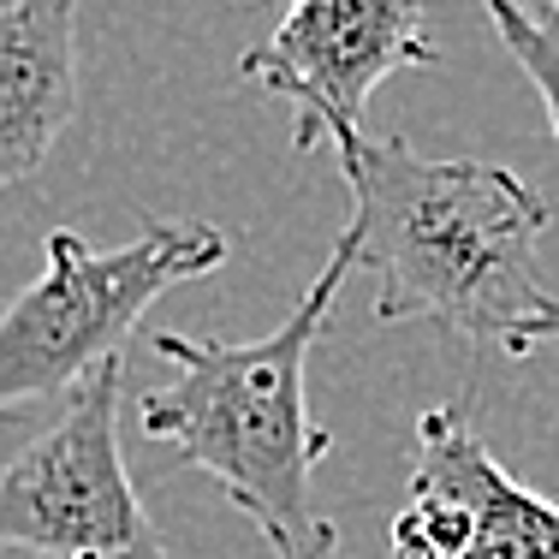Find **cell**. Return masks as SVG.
<instances>
[{
  "mask_svg": "<svg viewBox=\"0 0 559 559\" xmlns=\"http://www.w3.org/2000/svg\"><path fill=\"white\" fill-rule=\"evenodd\" d=\"M322 150L352 191L345 245L376 280L381 322H429L524 357V334L559 304L536 262L548 197L500 162H435L369 131H334Z\"/></svg>",
  "mask_w": 559,
  "mask_h": 559,
  "instance_id": "6da1fadb",
  "label": "cell"
},
{
  "mask_svg": "<svg viewBox=\"0 0 559 559\" xmlns=\"http://www.w3.org/2000/svg\"><path fill=\"white\" fill-rule=\"evenodd\" d=\"M352 274L357 257L340 233L269 340H191L173 328L150 340L173 381L138 399L143 441L215 476L274 559H340V524L316 506V464L334 435L310 417V352Z\"/></svg>",
  "mask_w": 559,
  "mask_h": 559,
  "instance_id": "7a4b0ae2",
  "label": "cell"
},
{
  "mask_svg": "<svg viewBox=\"0 0 559 559\" xmlns=\"http://www.w3.org/2000/svg\"><path fill=\"white\" fill-rule=\"evenodd\" d=\"M233 238L209 221H138L131 245L96 250L55 226L48 269L0 310V429L55 393H72L90 369L126 357L155 298L226 262Z\"/></svg>",
  "mask_w": 559,
  "mask_h": 559,
  "instance_id": "3957f363",
  "label": "cell"
},
{
  "mask_svg": "<svg viewBox=\"0 0 559 559\" xmlns=\"http://www.w3.org/2000/svg\"><path fill=\"white\" fill-rule=\"evenodd\" d=\"M126 357L72 388L66 411L0 471V554L167 559L162 530L119 452Z\"/></svg>",
  "mask_w": 559,
  "mask_h": 559,
  "instance_id": "277c9868",
  "label": "cell"
},
{
  "mask_svg": "<svg viewBox=\"0 0 559 559\" xmlns=\"http://www.w3.org/2000/svg\"><path fill=\"white\" fill-rule=\"evenodd\" d=\"M441 66L423 0H280L274 36L238 55V78L292 102V143L322 150L364 131L369 96L399 72Z\"/></svg>",
  "mask_w": 559,
  "mask_h": 559,
  "instance_id": "5b68a950",
  "label": "cell"
},
{
  "mask_svg": "<svg viewBox=\"0 0 559 559\" xmlns=\"http://www.w3.org/2000/svg\"><path fill=\"white\" fill-rule=\"evenodd\" d=\"M393 559H559V500L500 471L464 405H435L411 435Z\"/></svg>",
  "mask_w": 559,
  "mask_h": 559,
  "instance_id": "8992f818",
  "label": "cell"
},
{
  "mask_svg": "<svg viewBox=\"0 0 559 559\" xmlns=\"http://www.w3.org/2000/svg\"><path fill=\"white\" fill-rule=\"evenodd\" d=\"M78 7L84 0L0 7V191L36 179L78 119Z\"/></svg>",
  "mask_w": 559,
  "mask_h": 559,
  "instance_id": "52a82bcc",
  "label": "cell"
},
{
  "mask_svg": "<svg viewBox=\"0 0 559 559\" xmlns=\"http://www.w3.org/2000/svg\"><path fill=\"white\" fill-rule=\"evenodd\" d=\"M488 24L506 43V55L518 60V72L536 84L542 108H548V126H554V150H559V19L548 12H530L518 0H483Z\"/></svg>",
  "mask_w": 559,
  "mask_h": 559,
  "instance_id": "ba28073f",
  "label": "cell"
},
{
  "mask_svg": "<svg viewBox=\"0 0 559 559\" xmlns=\"http://www.w3.org/2000/svg\"><path fill=\"white\" fill-rule=\"evenodd\" d=\"M548 340H559V304H554V310H548V316H542V322L524 334V352H536V345H548Z\"/></svg>",
  "mask_w": 559,
  "mask_h": 559,
  "instance_id": "9c48e42d",
  "label": "cell"
},
{
  "mask_svg": "<svg viewBox=\"0 0 559 559\" xmlns=\"http://www.w3.org/2000/svg\"><path fill=\"white\" fill-rule=\"evenodd\" d=\"M518 7H548V19H559V0H518Z\"/></svg>",
  "mask_w": 559,
  "mask_h": 559,
  "instance_id": "30bf717a",
  "label": "cell"
}]
</instances>
